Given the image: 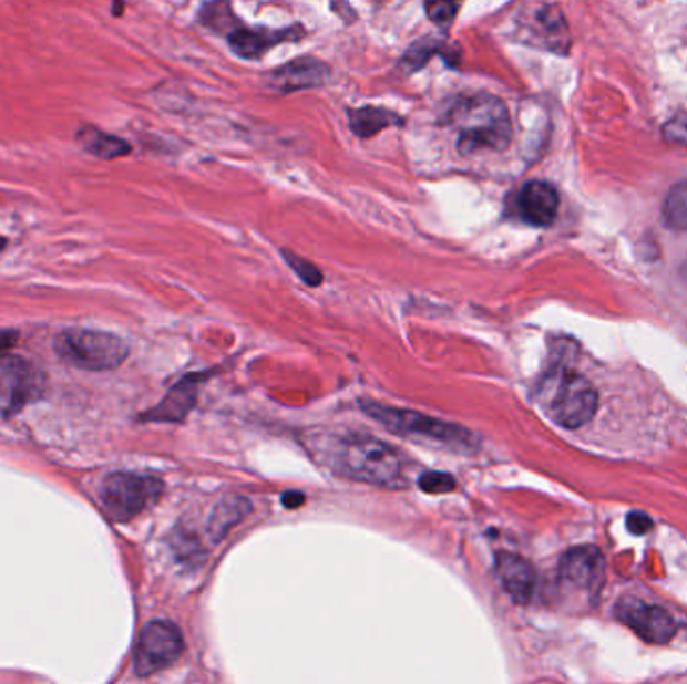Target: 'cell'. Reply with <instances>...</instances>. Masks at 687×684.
<instances>
[{
  "mask_svg": "<svg viewBox=\"0 0 687 684\" xmlns=\"http://www.w3.org/2000/svg\"><path fill=\"white\" fill-rule=\"evenodd\" d=\"M441 123L457 131V147L462 155L479 149L505 151L513 139V121L499 96L466 95L454 99L442 111Z\"/></svg>",
  "mask_w": 687,
  "mask_h": 684,
  "instance_id": "6da1fadb",
  "label": "cell"
},
{
  "mask_svg": "<svg viewBox=\"0 0 687 684\" xmlns=\"http://www.w3.org/2000/svg\"><path fill=\"white\" fill-rule=\"evenodd\" d=\"M402 456L382 439L350 436L334 452V470L340 476L372 486H402Z\"/></svg>",
  "mask_w": 687,
  "mask_h": 684,
  "instance_id": "7a4b0ae2",
  "label": "cell"
},
{
  "mask_svg": "<svg viewBox=\"0 0 687 684\" xmlns=\"http://www.w3.org/2000/svg\"><path fill=\"white\" fill-rule=\"evenodd\" d=\"M539 400L548 416L567 429L583 428L599 406L597 390L587 377L565 367L551 370L539 384Z\"/></svg>",
  "mask_w": 687,
  "mask_h": 684,
  "instance_id": "3957f363",
  "label": "cell"
},
{
  "mask_svg": "<svg viewBox=\"0 0 687 684\" xmlns=\"http://www.w3.org/2000/svg\"><path fill=\"white\" fill-rule=\"evenodd\" d=\"M358 404L365 410L366 416L372 417L375 422L382 424L384 428L394 432L398 436L429 439V442L441 444L444 448L457 449V452H473L476 448L473 432L462 428L459 424L424 416L414 410L384 406L380 402H370V400H360Z\"/></svg>",
  "mask_w": 687,
  "mask_h": 684,
  "instance_id": "277c9868",
  "label": "cell"
},
{
  "mask_svg": "<svg viewBox=\"0 0 687 684\" xmlns=\"http://www.w3.org/2000/svg\"><path fill=\"white\" fill-rule=\"evenodd\" d=\"M53 345L57 355L65 360L66 364L89 372L115 370L130 355V343L123 338L115 333L83 328H71L57 333Z\"/></svg>",
  "mask_w": 687,
  "mask_h": 684,
  "instance_id": "5b68a950",
  "label": "cell"
},
{
  "mask_svg": "<svg viewBox=\"0 0 687 684\" xmlns=\"http://www.w3.org/2000/svg\"><path fill=\"white\" fill-rule=\"evenodd\" d=\"M163 481L153 476L117 471L103 484V506L115 522H130L162 496Z\"/></svg>",
  "mask_w": 687,
  "mask_h": 684,
  "instance_id": "8992f818",
  "label": "cell"
},
{
  "mask_svg": "<svg viewBox=\"0 0 687 684\" xmlns=\"http://www.w3.org/2000/svg\"><path fill=\"white\" fill-rule=\"evenodd\" d=\"M44 375L37 365L14 353L0 355V414L12 416L43 394Z\"/></svg>",
  "mask_w": 687,
  "mask_h": 684,
  "instance_id": "52a82bcc",
  "label": "cell"
},
{
  "mask_svg": "<svg viewBox=\"0 0 687 684\" xmlns=\"http://www.w3.org/2000/svg\"><path fill=\"white\" fill-rule=\"evenodd\" d=\"M185 642L173 622H150L135 646V671L140 676L160 673L182 656Z\"/></svg>",
  "mask_w": 687,
  "mask_h": 684,
  "instance_id": "ba28073f",
  "label": "cell"
},
{
  "mask_svg": "<svg viewBox=\"0 0 687 684\" xmlns=\"http://www.w3.org/2000/svg\"><path fill=\"white\" fill-rule=\"evenodd\" d=\"M605 580V560L595 546H577L567 550L558 562L561 587L597 599Z\"/></svg>",
  "mask_w": 687,
  "mask_h": 684,
  "instance_id": "9c48e42d",
  "label": "cell"
},
{
  "mask_svg": "<svg viewBox=\"0 0 687 684\" xmlns=\"http://www.w3.org/2000/svg\"><path fill=\"white\" fill-rule=\"evenodd\" d=\"M531 14H525L521 24V41L539 46L543 51L565 54L570 49V29L563 19V12L553 4L531 7Z\"/></svg>",
  "mask_w": 687,
  "mask_h": 684,
  "instance_id": "30bf717a",
  "label": "cell"
},
{
  "mask_svg": "<svg viewBox=\"0 0 687 684\" xmlns=\"http://www.w3.org/2000/svg\"><path fill=\"white\" fill-rule=\"evenodd\" d=\"M617 616L623 624L652 644H666L676 634L674 616L662 607H654L639 600H622L617 604Z\"/></svg>",
  "mask_w": 687,
  "mask_h": 684,
  "instance_id": "8fae6325",
  "label": "cell"
},
{
  "mask_svg": "<svg viewBox=\"0 0 687 684\" xmlns=\"http://www.w3.org/2000/svg\"><path fill=\"white\" fill-rule=\"evenodd\" d=\"M304 29L301 27H288V29H242V31H232L227 37V43L232 46V51L242 56V59H259L262 54L268 53L269 49H274L279 43H296L304 39Z\"/></svg>",
  "mask_w": 687,
  "mask_h": 684,
  "instance_id": "7c38bea8",
  "label": "cell"
},
{
  "mask_svg": "<svg viewBox=\"0 0 687 684\" xmlns=\"http://www.w3.org/2000/svg\"><path fill=\"white\" fill-rule=\"evenodd\" d=\"M519 214L535 227H548L557 219L558 193L551 183L529 182L519 193Z\"/></svg>",
  "mask_w": 687,
  "mask_h": 684,
  "instance_id": "4fadbf2b",
  "label": "cell"
},
{
  "mask_svg": "<svg viewBox=\"0 0 687 684\" xmlns=\"http://www.w3.org/2000/svg\"><path fill=\"white\" fill-rule=\"evenodd\" d=\"M494 568L506 594L515 600L516 604H526L533 599L537 577L529 560L513 552H499L494 558Z\"/></svg>",
  "mask_w": 687,
  "mask_h": 684,
  "instance_id": "5bb4252c",
  "label": "cell"
},
{
  "mask_svg": "<svg viewBox=\"0 0 687 684\" xmlns=\"http://www.w3.org/2000/svg\"><path fill=\"white\" fill-rule=\"evenodd\" d=\"M328 76H330V66L324 61H318L314 56H300L296 61L284 64L281 69H276L269 81L279 93H294L301 89L324 85Z\"/></svg>",
  "mask_w": 687,
  "mask_h": 684,
  "instance_id": "9a60e30c",
  "label": "cell"
},
{
  "mask_svg": "<svg viewBox=\"0 0 687 684\" xmlns=\"http://www.w3.org/2000/svg\"><path fill=\"white\" fill-rule=\"evenodd\" d=\"M204 374L185 375L180 384L173 385L160 406L150 410L143 419L150 422H182L194 410L197 390L204 382Z\"/></svg>",
  "mask_w": 687,
  "mask_h": 684,
  "instance_id": "2e32d148",
  "label": "cell"
},
{
  "mask_svg": "<svg viewBox=\"0 0 687 684\" xmlns=\"http://www.w3.org/2000/svg\"><path fill=\"white\" fill-rule=\"evenodd\" d=\"M348 121H350L352 133H355L356 137H360V139L375 137L380 131L394 127V125H398V127L404 125V118L400 117L398 113L382 107L350 108Z\"/></svg>",
  "mask_w": 687,
  "mask_h": 684,
  "instance_id": "e0dca14e",
  "label": "cell"
},
{
  "mask_svg": "<svg viewBox=\"0 0 687 684\" xmlns=\"http://www.w3.org/2000/svg\"><path fill=\"white\" fill-rule=\"evenodd\" d=\"M76 139L81 141L83 149L99 159H117L131 153L127 141L119 139L115 135L103 133L101 128L85 127L76 133Z\"/></svg>",
  "mask_w": 687,
  "mask_h": 684,
  "instance_id": "ac0fdd59",
  "label": "cell"
},
{
  "mask_svg": "<svg viewBox=\"0 0 687 684\" xmlns=\"http://www.w3.org/2000/svg\"><path fill=\"white\" fill-rule=\"evenodd\" d=\"M432 54H441L442 59L451 66H459V59L452 56V54L459 56V46H452V44L444 43V41H432V39H422L420 43L412 44L409 53L404 54V59L400 61V66L407 73H414V71H419L424 64L429 63Z\"/></svg>",
  "mask_w": 687,
  "mask_h": 684,
  "instance_id": "d6986e66",
  "label": "cell"
},
{
  "mask_svg": "<svg viewBox=\"0 0 687 684\" xmlns=\"http://www.w3.org/2000/svg\"><path fill=\"white\" fill-rule=\"evenodd\" d=\"M252 510V504L244 498H227L226 502L219 504L215 508L214 518H212V532L217 538L227 535V530L237 522H242L247 514Z\"/></svg>",
  "mask_w": 687,
  "mask_h": 684,
  "instance_id": "ffe728a7",
  "label": "cell"
},
{
  "mask_svg": "<svg viewBox=\"0 0 687 684\" xmlns=\"http://www.w3.org/2000/svg\"><path fill=\"white\" fill-rule=\"evenodd\" d=\"M664 221L669 229L686 231L687 229V179L671 187L664 204Z\"/></svg>",
  "mask_w": 687,
  "mask_h": 684,
  "instance_id": "44dd1931",
  "label": "cell"
},
{
  "mask_svg": "<svg viewBox=\"0 0 687 684\" xmlns=\"http://www.w3.org/2000/svg\"><path fill=\"white\" fill-rule=\"evenodd\" d=\"M281 256L286 259V263L294 269V273L310 288H318L322 286L324 276L320 269L316 268L311 261L304 259V257L294 253L290 249H281Z\"/></svg>",
  "mask_w": 687,
  "mask_h": 684,
  "instance_id": "7402d4cb",
  "label": "cell"
},
{
  "mask_svg": "<svg viewBox=\"0 0 687 684\" xmlns=\"http://www.w3.org/2000/svg\"><path fill=\"white\" fill-rule=\"evenodd\" d=\"M420 490L429 494H447L454 490L457 481L452 478L451 474H444V471H427L422 474L419 480Z\"/></svg>",
  "mask_w": 687,
  "mask_h": 684,
  "instance_id": "603a6c76",
  "label": "cell"
},
{
  "mask_svg": "<svg viewBox=\"0 0 687 684\" xmlns=\"http://www.w3.org/2000/svg\"><path fill=\"white\" fill-rule=\"evenodd\" d=\"M427 12H429L430 21L439 27H449L457 12H459V4L457 2H427Z\"/></svg>",
  "mask_w": 687,
  "mask_h": 684,
  "instance_id": "cb8c5ba5",
  "label": "cell"
},
{
  "mask_svg": "<svg viewBox=\"0 0 687 684\" xmlns=\"http://www.w3.org/2000/svg\"><path fill=\"white\" fill-rule=\"evenodd\" d=\"M664 137H666L669 143H677V145L687 147V113L686 115L671 118L669 123H666V127H664Z\"/></svg>",
  "mask_w": 687,
  "mask_h": 684,
  "instance_id": "d4e9b609",
  "label": "cell"
},
{
  "mask_svg": "<svg viewBox=\"0 0 687 684\" xmlns=\"http://www.w3.org/2000/svg\"><path fill=\"white\" fill-rule=\"evenodd\" d=\"M627 528H629L632 535H647L654 528V522H652V518L647 514L632 512L627 516Z\"/></svg>",
  "mask_w": 687,
  "mask_h": 684,
  "instance_id": "484cf974",
  "label": "cell"
},
{
  "mask_svg": "<svg viewBox=\"0 0 687 684\" xmlns=\"http://www.w3.org/2000/svg\"><path fill=\"white\" fill-rule=\"evenodd\" d=\"M281 500H284V506H286V508H298V506L304 502V494L286 493Z\"/></svg>",
  "mask_w": 687,
  "mask_h": 684,
  "instance_id": "4316f807",
  "label": "cell"
},
{
  "mask_svg": "<svg viewBox=\"0 0 687 684\" xmlns=\"http://www.w3.org/2000/svg\"><path fill=\"white\" fill-rule=\"evenodd\" d=\"M17 342V332H0V352L9 350Z\"/></svg>",
  "mask_w": 687,
  "mask_h": 684,
  "instance_id": "83f0119b",
  "label": "cell"
},
{
  "mask_svg": "<svg viewBox=\"0 0 687 684\" xmlns=\"http://www.w3.org/2000/svg\"><path fill=\"white\" fill-rule=\"evenodd\" d=\"M4 246H7V239H2V237H0V249Z\"/></svg>",
  "mask_w": 687,
  "mask_h": 684,
  "instance_id": "f1b7e54d",
  "label": "cell"
}]
</instances>
